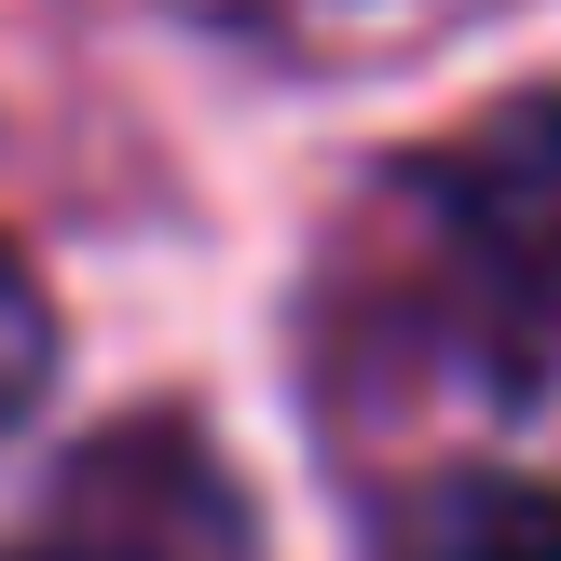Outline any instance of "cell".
I'll list each match as a JSON object with an SVG mask.
<instances>
[{"label":"cell","instance_id":"cell-2","mask_svg":"<svg viewBox=\"0 0 561 561\" xmlns=\"http://www.w3.org/2000/svg\"><path fill=\"white\" fill-rule=\"evenodd\" d=\"M0 561H261V520L192 425H110Z\"/></svg>","mask_w":561,"mask_h":561},{"label":"cell","instance_id":"cell-4","mask_svg":"<svg viewBox=\"0 0 561 561\" xmlns=\"http://www.w3.org/2000/svg\"><path fill=\"white\" fill-rule=\"evenodd\" d=\"M42 370H55V316H42V288L14 274V247H0V425L42 398Z\"/></svg>","mask_w":561,"mask_h":561},{"label":"cell","instance_id":"cell-1","mask_svg":"<svg viewBox=\"0 0 561 561\" xmlns=\"http://www.w3.org/2000/svg\"><path fill=\"white\" fill-rule=\"evenodd\" d=\"M411 288L493 398H561V96L493 110L411 179Z\"/></svg>","mask_w":561,"mask_h":561},{"label":"cell","instance_id":"cell-3","mask_svg":"<svg viewBox=\"0 0 561 561\" xmlns=\"http://www.w3.org/2000/svg\"><path fill=\"white\" fill-rule=\"evenodd\" d=\"M383 561H561V480H425Z\"/></svg>","mask_w":561,"mask_h":561}]
</instances>
